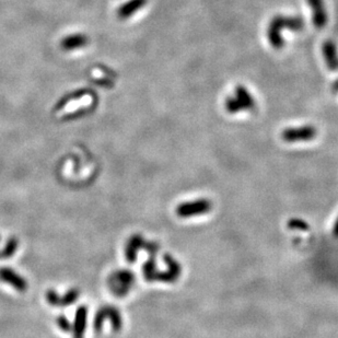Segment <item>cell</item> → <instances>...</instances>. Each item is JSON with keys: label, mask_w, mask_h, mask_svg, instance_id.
Returning a JSON list of instances; mask_svg holds the SVG:
<instances>
[{"label": "cell", "mask_w": 338, "mask_h": 338, "mask_svg": "<svg viewBox=\"0 0 338 338\" xmlns=\"http://www.w3.org/2000/svg\"><path fill=\"white\" fill-rule=\"evenodd\" d=\"M0 281L10 284V286H12V288L20 292H24L28 290V282L25 281V278L10 267L0 268Z\"/></svg>", "instance_id": "9"}, {"label": "cell", "mask_w": 338, "mask_h": 338, "mask_svg": "<svg viewBox=\"0 0 338 338\" xmlns=\"http://www.w3.org/2000/svg\"><path fill=\"white\" fill-rule=\"evenodd\" d=\"M56 324L62 332H65V333H69L72 331V325L65 315L58 316V318L56 319Z\"/></svg>", "instance_id": "19"}, {"label": "cell", "mask_w": 338, "mask_h": 338, "mask_svg": "<svg viewBox=\"0 0 338 338\" xmlns=\"http://www.w3.org/2000/svg\"><path fill=\"white\" fill-rule=\"evenodd\" d=\"M163 260H165L167 266H168V273L171 275V277L174 281H177L182 274V267L179 264L176 262V260L174 257H172L170 254H165L163 256Z\"/></svg>", "instance_id": "16"}, {"label": "cell", "mask_w": 338, "mask_h": 338, "mask_svg": "<svg viewBox=\"0 0 338 338\" xmlns=\"http://www.w3.org/2000/svg\"><path fill=\"white\" fill-rule=\"evenodd\" d=\"M79 295H80V291H79V290L76 288L70 289L69 291H67L64 295H59L55 291V290L51 289L46 292L45 298L50 305L68 306V305H71L72 303H75L79 299Z\"/></svg>", "instance_id": "8"}, {"label": "cell", "mask_w": 338, "mask_h": 338, "mask_svg": "<svg viewBox=\"0 0 338 338\" xmlns=\"http://www.w3.org/2000/svg\"><path fill=\"white\" fill-rule=\"evenodd\" d=\"M322 52L326 62L327 68L331 71L338 70V49L337 45L331 40H327L322 46Z\"/></svg>", "instance_id": "13"}, {"label": "cell", "mask_w": 338, "mask_h": 338, "mask_svg": "<svg viewBox=\"0 0 338 338\" xmlns=\"http://www.w3.org/2000/svg\"><path fill=\"white\" fill-rule=\"evenodd\" d=\"M255 100L251 92L242 84L236 86L233 94L226 98L225 101V109L229 114L252 111L255 108Z\"/></svg>", "instance_id": "2"}, {"label": "cell", "mask_w": 338, "mask_h": 338, "mask_svg": "<svg viewBox=\"0 0 338 338\" xmlns=\"http://www.w3.org/2000/svg\"><path fill=\"white\" fill-rule=\"evenodd\" d=\"M304 28L303 19L301 17H293V15L277 14L271 20L267 26V40L268 43L275 50H281L284 45L283 38L282 34V30L289 31H301Z\"/></svg>", "instance_id": "1"}, {"label": "cell", "mask_w": 338, "mask_h": 338, "mask_svg": "<svg viewBox=\"0 0 338 338\" xmlns=\"http://www.w3.org/2000/svg\"><path fill=\"white\" fill-rule=\"evenodd\" d=\"M288 228L290 230H299V231H309L310 226L309 224L305 223L304 220L299 218H292L288 221Z\"/></svg>", "instance_id": "18"}, {"label": "cell", "mask_w": 338, "mask_h": 338, "mask_svg": "<svg viewBox=\"0 0 338 338\" xmlns=\"http://www.w3.org/2000/svg\"><path fill=\"white\" fill-rule=\"evenodd\" d=\"M332 90H333V92H334V93H338V79L334 83H333Z\"/></svg>", "instance_id": "21"}, {"label": "cell", "mask_w": 338, "mask_h": 338, "mask_svg": "<svg viewBox=\"0 0 338 338\" xmlns=\"http://www.w3.org/2000/svg\"><path fill=\"white\" fill-rule=\"evenodd\" d=\"M109 319L111 321V325L113 327V331L115 333H118L123 329V318L119 311L112 305H104L100 309L96 316H94L93 327L94 331L100 333L102 330L105 320Z\"/></svg>", "instance_id": "4"}, {"label": "cell", "mask_w": 338, "mask_h": 338, "mask_svg": "<svg viewBox=\"0 0 338 338\" xmlns=\"http://www.w3.org/2000/svg\"><path fill=\"white\" fill-rule=\"evenodd\" d=\"M88 43V38L82 34H75L67 36L61 42V47L65 51H73L76 49H81Z\"/></svg>", "instance_id": "15"}, {"label": "cell", "mask_w": 338, "mask_h": 338, "mask_svg": "<svg viewBox=\"0 0 338 338\" xmlns=\"http://www.w3.org/2000/svg\"><path fill=\"white\" fill-rule=\"evenodd\" d=\"M19 247V241L17 237H10L7 244L0 251V258H9L15 254Z\"/></svg>", "instance_id": "17"}, {"label": "cell", "mask_w": 338, "mask_h": 338, "mask_svg": "<svg viewBox=\"0 0 338 338\" xmlns=\"http://www.w3.org/2000/svg\"><path fill=\"white\" fill-rule=\"evenodd\" d=\"M318 130L314 126L304 125L299 126V127H289L282 130V139L284 142H301V141H310L313 140Z\"/></svg>", "instance_id": "6"}, {"label": "cell", "mask_w": 338, "mask_h": 338, "mask_svg": "<svg viewBox=\"0 0 338 338\" xmlns=\"http://www.w3.org/2000/svg\"><path fill=\"white\" fill-rule=\"evenodd\" d=\"M306 1L312 11V22L314 26L319 30L324 29L329 21L324 0H306Z\"/></svg>", "instance_id": "10"}, {"label": "cell", "mask_w": 338, "mask_h": 338, "mask_svg": "<svg viewBox=\"0 0 338 338\" xmlns=\"http://www.w3.org/2000/svg\"><path fill=\"white\" fill-rule=\"evenodd\" d=\"M145 242L146 241L144 240V237L140 234L131 235L127 240V243L125 245V257L126 261L129 264H134L136 262L138 252L141 249H144Z\"/></svg>", "instance_id": "11"}, {"label": "cell", "mask_w": 338, "mask_h": 338, "mask_svg": "<svg viewBox=\"0 0 338 338\" xmlns=\"http://www.w3.org/2000/svg\"><path fill=\"white\" fill-rule=\"evenodd\" d=\"M88 308L84 305L79 306L76 311L75 322L72 324V338H83L87 329Z\"/></svg>", "instance_id": "12"}, {"label": "cell", "mask_w": 338, "mask_h": 338, "mask_svg": "<svg viewBox=\"0 0 338 338\" xmlns=\"http://www.w3.org/2000/svg\"><path fill=\"white\" fill-rule=\"evenodd\" d=\"M148 0H129L118 9V17L123 20L130 18L134 13L144 8Z\"/></svg>", "instance_id": "14"}, {"label": "cell", "mask_w": 338, "mask_h": 338, "mask_svg": "<svg viewBox=\"0 0 338 338\" xmlns=\"http://www.w3.org/2000/svg\"><path fill=\"white\" fill-rule=\"evenodd\" d=\"M333 234H334V236L338 239V218L335 221L334 226H333Z\"/></svg>", "instance_id": "20"}, {"label": "cell", "mask_w": 338, "mask_h": 338, "mask_svg": "<svg viewBox=\"0 0 338 338\" xmlns=\"http://www.w3.org/2000/svg\"><path fill=\"white\" fill-rule=\"evenodd\" d=\"M136 277L128 269H117L109 276L108 286L116 298H124L133 288Z\"/></svg>", "instance_id": "3"}, {"label": "cell", "mask_w": 338, "mask_h": 338, "mask_svg": "<svg viewBox=\"0 0 338 338\" xmlns=\"http://www.w3.org/2000/svg\"><path fill=\"white\" fill-rule=\"evenodd\" d=\"M144 249L149 253V258L142 265V274L147 282H155L158 269H157V254L160 250V246L156 242H145Z\"/></svg>", "instance_id": "7"}, {"label": "cell", "mask_w": 338, "mask_h": 338, "mask_svg": "<svg viewBox=\"0 0 338 338\" xmlns=\"http://www.w3.org/2000/svg\"><path fill=\"white\" fill-rule=\"evenodd\" d=\"M213 209V202L207 198H199L192 202H186L179 204L175 214L179 218H192L195 216H202L208 214Z\"/></svg>", "instance_id": "5"}]
</instances>
